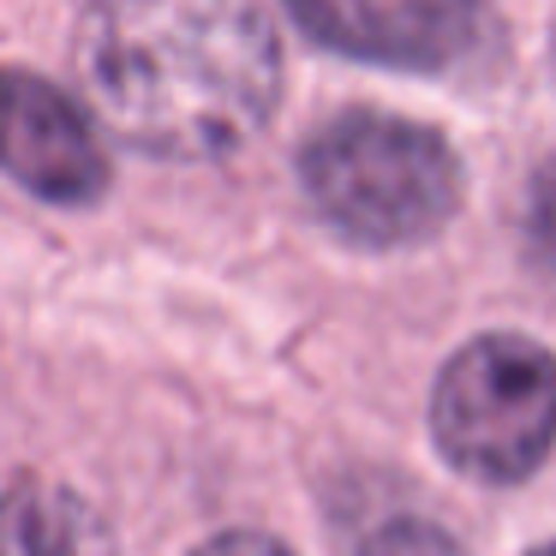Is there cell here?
<instances>
[{
	"label": "cell",
	"instance_id": "obj_6",
	"mask_svg": "<svg viewBox=\"0 0 556 556\" xmlns=\"http://www.w3.org/2000/svg\"><path fill=\"white\" fill-rule=\"evenodd\" d=\"M0 556H114V539L73 491L25 479L0 503Z\"/></svg>",
	"mask_w": 556,
	"mask_h": 556
},
{
	"label": "cell",
	"instance_id": "obj_1",
	"mask_svg": "<svg viewBox=\"0 0 556 556\" xmlns=\"http://www.w3.org/2000/svg\"><path fill=\"white\" fill-rule=\"evenodd\" d=\"M90 102L150 156H228L281 97L269 13L240 0H114L78 30Z\"/></svg>",
	"mask_w": 556,
	"mask_h": 556
},
{
	"label": "cell",
	"instance_id": "obj_5",
	"mask_svg": "<svg viewBox=\"0 0 556 556\" xmlns=\"http://www.w3.org/2000/svg\"><path fill=\"white\" fill-rule=\"evenodd\" d=\"M293 25L341 54L395 66H443L448 54L467 49V37L479 30V13L455 7V0H305V7H293Z\"/></svg>",
	"mask_w": 556,
	"mask_h": 556
},
{
	"label": "cell",
	"instance_id": "obj_9",
	"mask_svg": "<svg viewBox=\"0 0 556 556\" xmlns=\"http://www.w3.org/2000/svg\"><path fill=\"white\" fill-rule=\"evenodd\" d=\"M192 556H293V551L276 539H264V532H222V539H210L204 551H192Z\"/></svg>",
	"mask_w": 556,
	"mask_h": 556
},
{
	"label": "cell",
	"instance_id": "obj_10",
	"mask_svg": "<svg viewBox=\"0 0 556 556\" xmlns=\"http://www.w3.org/2000/svg\"><path fill=\"white\" fill-rule=\"evenodd\" d=\"M527 556H556V544H544V551H527Z\"/></svg>",
	"mask_w": 556,
	"mask_h": 556
},
{
	"label": "cell",
	"instance_id": "obj_8",
	"mask_svg": "<svg viewBox=\"0 0 556 556\" xmlns=\"http://www.w3.org/2000/svg\"><path fill=\"white\" fill-rule=\"evenodd\" d=\"M527 222H532V245H539V257L556 269V162H544L539 180H532V210H527Z\"/></svg>",
	"mask_w": 556,
	"mask_h": 556
},
{
	"label": "cell",
	"instance_id": "obj_2",
	"mask_svg": "<svg viewBox=\"0 0 556 556\" xmlns=\"http://www.w3.org/2000/svg\"><path fill=\"white\" fill-rule=\"evenodd\" d=\"M305 192L348 240L413 245L460 204V162L431 126L395 114H336L305 144Z\"/></svg>",
	"mask_w": 556,
	"mask_h": 556
},
{
	"label": "cell",
	"instance_id": "obj_3",
	"mask_svg": "<svg viewBox=\"0 0 556 556\" xmlns=\"http://www.w3.org/2000/svg\"><path fill=\"white\" fill-rule=\"evenodd\" d=\"M431 425L460 472L491 484L527 479L556 437V359L527 336L467 341L437 377Z\"/></svg>",
	"mask_w": 556,
	"mask_h": 556
},
{
	"label": "cell",
	"instance_id": "obj_7",
	"mask_svg": "<svg viewBox=\"0 0 556 556\" xmlns=\"http://www.w3.org/2000/svg\"><path fill=\"white\" fill-rule=\"evenodd\" d=\"M359 556H467L443 527H425V520H389L365 539Z\"/></svg>",
	"mask_w": 556,
	"mask_h": 556
},
{
	"label": "cell",
	"instance_id": "obj_4",
	"mask_svg": "<svg viewBox=\"0 0 556 556\" xmlns=\"http://www.w3.org/2000/svg\"><path fill=\"white\" fill-rule=\"evenodd\" d=\"M0 168L49 204H90L109 186L90 114L37 73H0Z\"/></svg>",
	"mask_w": 556,
	"mask_h": 556
}]
</instances>
